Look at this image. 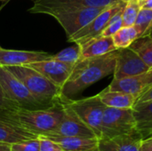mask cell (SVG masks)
<instances>
[{"label": "cell", "mask_w": 152, "mask_h": 151, "mask_svg": "<svg viewBox=\"0 0 152 151\" xmlns=\"http://www.w3.org/2000/svg\"><path fill=\"white\" fill-rule=\"evenodd\" d=\"M125 5V2L118 1V3L104 8L95 18H94L88 24L76 32L68 40L74 44H82L87 40L100 36L104 28L107 26L110 18L119 12Z\"/></svg>", "instance_id": "8"}, {"label": "cell", "mask_w": 152, "mask_h": 151, "mask_svg": "<svg viewBox=\"0 0 152 151\" xmlns=\"http://www.w3.org/2000/svg\"><path fill=\"white\" fill-rule=\"evenodd\" d=\"M140 4L141 8L152 10V0H141Z\"/></svg>", "instance_id": "33"}, {"label": "cell", "mask_w": 152, "mask_h": 151, "mask_svg": "<svg viewBox=\"0 0 152 151\" xmlns=\"http://www.w3.org/2000/svg\"><path fill=\"white\" fill-rule=\"evenodd\" d=\"M11 151H39V139L22 141L11 145Z\"/></svg>", "instance_id": "27"}, {"label": "cell", "mask_w": 152, "mask_h": 151, "mask_svg": "<svg viewBox=\"0 0 152 151\" xmlns=\"http://www.w3.org/2000/svg\"><path fill=\"white\" fill-rule=\"evenodd\" d=\"M137 133H139L133 109L105 108L102 122L101 138H113L119 135Z\"/></svg>", "instance_id": "5"}, {"label": "cell", "mask_w": 152, "mask_h": 151, "mask_svg": "<svg viewBox=\"0 0 152 151\" xmlns=\"http://www.w3.org/2000/svg\"><path fill=\"white\" fill-rule=\"evenodd\" d=\"M142 60L150 67H152V37L145 36L138 37L130 46Z\"/></svg>", "instance_id": "21"}, {"label": "cell", "mask_w": 152, "mask_h": 151, "mask_svg": "<svg viewBox=\"0 0 152 151\" xmlns=\"http://www.w3.org/2000/svg\"><path fill=\"white\" fill-rule=\"evenodd\" d=\"M134 26L138 31L139 37L145 36L152 27V10L141 8Z\"/></svg>", "instance_id": "23"}, {"label": "cell", "mask_w": 152, "mask_h": 151, "mask_svg": "<svg viewBox=\"0 0 152 151\" xmlns=\"http://www.w3.org/2000/svg\"><path fill=\"white\" fill-rule=\"evenodd\" d=\"M53 54L44 52L7 50L0 48V67L28 66L31 63L51 59Z\"/></svg>", "instance_id": "12"}, {"label": "cell", "mask_w": 152, "mask_h": 151, "mask_svg": "<svg viewBox=\"0 0 152 151\" xmlns=\"http://www.w3.org/2000/svg\"><path fill=\"white\" fill-rule=\"evenodd\" d=\"M69 2L84 6V7H90V8H106L109 7L120 0H69Z\"/></svg>", "instance_id": "26"}, {"label": "cell", "mask_w": 152, "mask_h": 151, "mask_svg": "<svg viewBox=\"0 0 152 151\" xmlns=\"http://www.w3.org/2000/svg\"><path fill=\"white\" fill-rule=\"evenodd\" d=\"M120 1H123V2H128V1H131V0H120ZM138 1H141V0H138Z\"/></svg>", "instance_id": "36"}, {"label": "cell", "mask_w": 152, "mask_h": 151, "mask_svg": "<svg viewBox=\"0 0 152 151\" xmlns=\"http://www.w3.org/2000/svg\"><path fill=\"white\" fill-rule=\"evenodd\" d=\"M0 85L6 99L19 108L28 109L44 108L37 101L24 84L5 67H0Z\"/></svg>", "instance_id": "6"}, {"label": "cell", "mask_w": 152, "mask_h": 151, "mask_svg": "<svg viewBox=\"0 0 152 151\" xmlns=\"http://www.w3.org/2000/svg\"><path fill=\"white\" fill-rule=\"evenodd\" d=\"M74 65L75 64L57 61L52 57L51 59L34 62L28 66L41 73L61 90L70 76Z\"/></svg>", "instance_id": "11"}, {"label": "cell", "mask_w": 152, "mask_h": 151, "mask_svg": "<svg viewBox=\"0 0 152 151\" xmlns=\"http://www.w3.org/2000/svg\"><path fill=\"white\" fill-rule=\"evenodd\" d=\"M149 101H152V85H151L150 86H148L147 88L144 89V91L137 98L135 104L136 103H142V102Z\"/></svg>", "instance_id": "30"}, {"label": "cell", "mask_w": 152, "mask_h": 151, "mask_svg": "<svg viewBox=\"0 0 152 151\" xmlns=\"http://www.w3.org/2000/svg\"><path fill=\"white\" fill-rule=\"evenodd\" d=\"M149 70L150 67L130 47L118 49L114 78L139 76Z\"/></svg>", "instance_id": "9"}, {"label": "cell", "mask_w": 152, "mask_h": 151, "mask_svg": "<svg viewBox=\"0 0 152 151\" xmlns=\"http://www.w3.org/2000/svg\"><path fill=\"white\" fill-rule=\"evenodd\" d=\"M144 81H145V86H146L145 88H147L148 86L152 85V67L148 72L144 74Z\"/></svg>", "instance_id": "32"}, {"label": "cell", "mask_w": 152, "mask_h": 151, "mask_svg": "<svg viewBox=\"0 0 152 151\" xmlns=\"http://www.w3.org/2000/svg\"><path fill=\"white\" fill-rule=\"evenodd\" d=\"M66 101L78 117L100 139L102 117L106 106L102 102L98 94L81 100H68Z\"/></svg>", "instance_id": "7"}, {"label": "cell", "mask_w": 152, "mask_h": 151, "mask_svg": "<svg viewBox=\"0 0 152 151\" xmlns=\"http://www.w3.org/2000/svg\"><path fill=\"white\" fill-rule=\"evenodd\" d=\"M63 103V116L58 127L51 133L68 137L97 138L95 133L78 117L66 101ZM98 139V138H97Z\"/></svg>", "instance_id": "10"}, {"label": "cell", "mask_w": 152, "mask_h": 151, "mask_svg": "<svg viewBox=\"0 0 152 151\" xmlns=\"http://www.w3.org/2000/svg\"><path fill=\"white\" fill-rule=\"evenodd\" d=\"M0 151H11V145L0 142Z\"/></svg>", "instance_id": "34"}, {"label": "cell", "mask_w": 152, "mask_h": 151, "mask_svg": "<svg viewBox=\"0 0 152 151\" xmlns=\"http://www.w3.org/2000/svg\"><path fill=\"white\" fill-rule=\"evenodd\" d=\"M141 10L140 1L131 0L125 3V5L122 9V20L123 27L133 26L136 20L138 13Z\"/></svg>", "instance_id": "22"}, {"label": "cell", "mask_w": 152, "mask_h": 151, "mask_svg": "<svg viewBox=\"0 0 152 151\" xmlns=\"http://www.w3.org/2000/svg\"><path fill=\"white\" fill-rule=\"evenodd\" d=\"M142 140L139 133L101 138L98 140L97 151H141Z\"/></svg>", "instance_id": "14"}, {"label": "cell", "mask_w": 152, "mask_h": 151, "mask_svg": "<svg viewBox=\"0 0 152 151\" xmlns=\"http://www.w3.org/2000/svg\"><path fill=\"white\" fill-rule=\"evenodd\" d=\"M146 36H151V37H152V27H151V28L150 29V31L148 32V34H147Z\"/></svg>", "instance_id": "35"}, {"label": "cell", "mask_w": 152, "mask_h": 151, "mask_svg": "<svg viewBox=\"0 0 152 151\" xmlns=\"http://www.w3.org/2000/svg\"><path fill=\"white\" fill-rule=\"evenodd\" d=\"M118 49L107 54L80 59L61 91V101L72 100L86 88L114 72Z\"/></svg>", "instance_id": "1"}, {"label": "cell", "mask_w": 152, "mask_h": 151, "mask_svg": "<svg viewBox=\"0 0 152 151\" xmlns=\"http://www.w3.org/2000/svg\"><path fill=\"white\" fill-rule=\"evenodd\" d=\"M28 89L33 97L44 108L61 101V88L28 66L5 67Z\"/></svg>", "instance_id": "4"}, {"label": "cell", "mask_w": 152, "mask_h": 151, "mask_svg": "<svg viewBox=\"0 0 152 151\" xmlns=\"http://www.w3.org/2000/svg\"><path fill=\"white\" fill-rule=\"evenodd\" d=\"M53 58L60 61L76 64L81 58L80 45L77 44H75L74 45L67 47L61 50V52H59L58 53L53 55Z\"/></svg>", "instance_id": "24"}, {"label": "cell", "mask_w": 152, "mask_h": 151, "mask_svg": "<svg viewBox=\"0 0 152 151\" xmlns=\"http://www.w3.org/2000/svg\"><path fill=\"white\" fill-rule=\"evenodd\" d=\"M104 8H90L69 0H34L30 13H44L53 17L64 29L68 39L88 24Z\"/></svg>", "instance_id": "2"}, {"label": "cell", "mask_w": 152, "mask_h": 151, "mask_svg": "<svg viewBox=\"0 0 152 151\" xmlns=\"http://www.w3.org/2000/svg\"><path fill=\"white\" fill-rule=\"evenodd\" d=\"M81 58H93L107 54L117 50L111 36H97L93 37L84 44H80Z\"/></svg>", "instance_id": "16"}, {"label": "cell", "mask_w": 152, "mask_h": 151, "mask_svg": "<svg viewBox=\"0 0 152 151\" xmlns=\"http://www.w3.org/2000/svg\"><path fill=\"white\" fill-rule=\"evenodd\" d=\"M27 130L39 135L53 133L60 125L63 116V103L60 101L48 108L28 109L19 108L0 112Z\"/></svg>", "instance_id": "3"}, {"label": "cell", "mask_w": 152, "mask_h": 151, "mask_svg": "<svg viewBox=\"0 0 152 151\" xmlns=\"http://www.w3.org/2000/svg\"><path fill=\"white\" fill-rule=\"evenodd\" d=\"M139 134L142 139L152 134V101L136 103L133 108Z\"/></svg>", "instance_id": "18"}, {"label": "cell", "mask_w": 152, "mask_h": 151, "mask_svg": "<svg viewBox=\"0 0 152 151\" xmlns=\"http://www.w3.org/2000/svg\"><path fill=\"white\" fill-rule=\"evenodd\" d=\"M37 137V134L27 130L3 113H0V142L12 145Z\"/></svg>", "instance_id": "13"}, {"label": "cell", "mask_w": 152, "mask_h": 151, "mask_svg": "<svg viewBox=\"0 0 152 151\" xmlns=\"http://www.w3.org/2000/svg\"><path fill=\"white\" fill-rule=\"evenodd\" d=\"M144 74L134 77L113 78L108 88L111 91H118L130 94L137 100V98L141 95L146 87Z\"/></svg>", "instance_id": "17"}, {"label": "cell", "mask_w": 152, "mask_h": 151, "mask_svg": "<svg viewBox=\"0 0 152 151\" xmlns=\"http://www.w3.org/2000/svg\"><path fill=\"white\" fill-rule=\"evenodd\" d=\"M141 151H152V136L146 137L142 140Z\"/></svg>", "instance_id": "31"}, {"label": "cell", "mask_w": 152, "mask_h": 151, "mask_svg": "<svg viewBox=\"0 0 152 151\" xmlns=\"http://www.w3.org/2000/svg\"><path fill=\"white\" fill-rule=\"evenodd\" d=\"M123 9V8H122ZM122 9L115 13L108 22L107 26L104 28L100 36H112L117 31H118L123 27V20H122Z\"/></svg>", "instance_id": "25"}, {"label": "cell", "mask_w": 152, "mask_h": 151, "mask_svg": "<svg viewBox=\"0 0 152 151\" xmlns=\"http://www.w3.org/2000/svg\"><path fill=\"white\" fill-rule=\"evenodd\" d=\"M19 109L17 105H15L13 102L10 101L8 99L4 94V92L2 90L1 85H0V112H4V111H9V110H13Z\"/></svg>", "instance_id": "29"}, {"label": "cell", "mask_w": 152, "mask_h": 151, "mask_svg": "<svg viewBox=\"0 0 152 151\" xmlns=\"http://www.w3.org/2000/svg\"><path fill=\"white\" fill-rule=\"evenodd\" d=\"M42 135L58 142L65 151H97L98 148L99 139L97 138L68 137L51 133H46Z\"/></svg>", "instance_id": "15"}, {"label": "cell", "mask_w": 152, "mask_h": 151, "mask_svg": "<svg viewBox=\"0 0 152 151\" xmlns=\"http://www.w3.org/2000/svg\"><path fill=\"white\" fill-rule=\"evenodd\" d=\"M39 139V151H65L63 148L56 142L40 134Z\"/></svg>", "instance_id": "28"}, {"label": "cell", "mask_w": 152, "mask_h": 151, "mask_svg": "<svg viewBox=\"0 0 152 151\" xmlns=\"http://www.w3.org/2000/svg\"><path fill=\"white\" fill-rule=\"evenodd\" d=\"M102 102L106 107L116 108V109H133L136 99L127 93L111 91L108 87L98 93Z\"/></svg>", "instance_id": "19"}, {"label": "cell", "mask_w": 152, "mask_h": 151, "mask_svg": "<svg viewBox=\"0 0 152 151\" xmlns=\"http://www.w3.org/2000/svg\"><path fill=\"white\" fill-rule=\"evenodd\" d=\"M0 48H1V46H0Z\"/></svg>", "instance_id": "37"}, {"label": "cell", "mask_w": 152, "mask_h": 151, "mask_svg": "<svg viewBox=\"0 0 152 151\" xmlns=\"http://www.w3.org/2000/svg\"><path fill=\"white\" fill-rule=\"evenodd\" d=\"M111 37L115 47L117 49H122L129 47L139 37V34L135 27L133 25L122 27Z\"/></svg>", "instance_id": "20"}]
</instances>
